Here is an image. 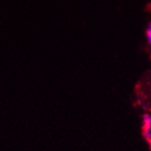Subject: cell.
Returning a JSON list of instances; mask_svg holds the SVG:
<instances>
[{"instance_id":"cell-1","label":"cell","mask_w":151,"mask_h":151,"mask_svg":"<svg viewBox=\"0 0 151 151\" xmlns=\"http://www.w3.org/2000/svg\"><path fill=\"white\" fill-rule=\"evenodd\" d=\"M142 136L147 141L151 139V114L149 113L142 116Z\"/></svg>"},{"instance_id":"cell-2","label":"cell","mask_w":151,"mask_h":151,"mask_svg":"<svg viewBox=\"0 0 151 151\" xmlns=\"http://www.w3.org/2000/svg\"><path fill=\"white\" fill-rule=\"evenodd\" d=\"M146 38H147V43L149 48L151 49V23L148 24L147 29H146Z\"/></svg>"},{"instance_id":"cell-3","label":"cell","mask_w":151,"mask_h":151,"mask_svg":"<svg viewBox=\"0 0 151 151\" xmlns=\"http://www.w3.org/2000/svg\"><path fill=\"white\" fill-rule=\"evenodd\" d=\"M147 142H148V145H149V147H150V150H151V139H150V140H148Z\"/></svg>"}]
</instances>
